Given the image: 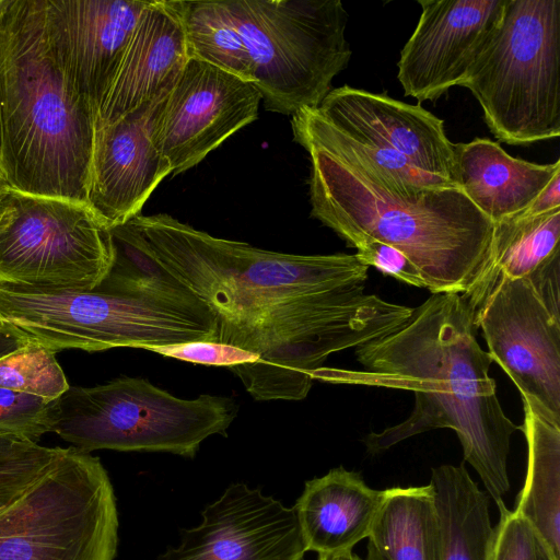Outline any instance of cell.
I'll return each instance as SVG.
<instances>
[{"label":"cell","mask_w":560,"mask_h":560,"mask_svg":"<svg viewBox=\"0 0 560 560\" xmlns=\"http://www.w3.org/2000/svg\"><path fill=\"white\" fill-rule=\"evenodd\" d=\"M559 72L560 0H508L459 86L500 142L524 145L560 135Z\"/></svg>","instance_id":"cell-6"},{"label":"cell","mask_w":560,"mask_h":560,"mask_svg":"<svg viewBox=\"0 0 560 560\" xmlns=\"http://www.w3.org/2000/svg\"><path fill=\"white\" fill-rule=\"evenodd\" d=\"M183 0H153L142 11L95 125L109 124L167 94L189 59Z\"/></svg>","instance_id":"cell-18"},{"label":"cell","mask_w":560,"mask_h":560,"mask_svg":"<svg viewBox=\"0 0 560 560\" xmlns=\"http://www.w3.org/2000/svg\"><path fill=\"white\" fill-rule=\"evenodd\" d=\"M237 413L233 399L202 394L184 399L138 377L69 387L54 405L52 432L82 452H165L194 457Z\"/></svg>","instance_id":"cell-7"},{"label":"cell","mask_w":560,"mask_h":560,"mask_svg":"<svg viewBox=\"0 0 560 560\" xmlns=\"http://www.w3.org/2000/svg\"><path fill=\"white\" fill-rule=\"evenodd\" d=\"M167 94L113 122L95 125L86 203L109 230L140 214L156 186L172 174L154 140Z\"/></svg>","instance_id":"cell-17"},{"label":"cell","mask_w":560,"mask_h":560,"mask_svg":"<svg viewBox=\"0 0 560 560\" xmlns=\"http://www.w3.org/2000/svg\"><path fill=\"white\" fill-rule=\"evenodd\" d=\"M4 322L55 352L149 349L217 339V320L199 300L112 268L91 290L0 285Z\"/></svg>","instance_id":"cell-5"},{"label":"cell","mask_w":560,"mask_h":560,"mask_svg":"<svg viewBox=\"0 0 560 560\" xmlns=\"http://www.w3.org/2000/svg\"><path fill=\"white\" fill-rule=\"evenodd\" d=\"M52 56L95 115L149 1L44 0Z\"/></svg>","instance_id":"cell-16"},{"label":"cell","mask_w":560,"mask_h":560,"mask_svg":"<svg viewBox=\"0 0 560 560\" xmlns=\"http://www.w3.org/2000/svg\"><path fill=\"white\" fill-rule=\"evenodd\" d=\"M44 0H0V167L11 188L86 203L96 115L52 56Z\"/></svg>","instance_id":"cell-4"},{"label":"cell","mask_w":560,"mask_h":560,"mask_svg":"<svg viewBox=\"0 0 560 560\" xmlns=\"http://www.w3.org/2000/svg\"><path fill=\"white\" fill-rule=\"evenodd\" d=\"M317 110L392 180L412 188H458L454 144L444 120L420 104L342 85Z\"/></svg>","instance_id":"cell-12"},{"label":"cell","mask_w":560,"mask_h":560,"mask_svg":"<svg viewBox=\"0 0 560 560\" xmlns=\"http://www.w3.org/2000/svg\"><path fill=\"white\" fill-rule=\"evenodd\" d=\"M474 323L522 398L560 421V255L527 277L499 278Z\"/></svg>","instance_id":"cell-11"},{"label":"cell","mask_w":560,"mask_h":560,"mask_svg":"<svg viewBox=\"0 0 560 560\" xmlns=\"http://www.w3.org/2000/svg\"><path fill=\"white\" fill-rule=\"evenodd\" d=\"M115 262L108 226L88 203L8 188L0 198V285L91 290Z\"/></svg>","instance_id":"cell-10"},{"label":"cell","mask_w":560,"mask_h":560,"mask_svg":"<svg viewBox=\"0 0 560 560\" xmlns=\"http://www.w3.org/2000/svg\"><path fill=\"white\" fill-rule=\"evenodd\" d=\"M34 443L18 435L0 433V453L23 448Z\"/></svg>","instance_id":"cell-34"},{"label":"cell","mask_w":560,"mask_h":560,"mask_svg":"<svg viewBox=\"0 0 560 560\" xmlns=\"http://www.w3.org/2000/svg\"><path fill=\"white\" fill-rule=\"evenodd\" d=\"M62 452L61 447L34 443L0 453V514L46 474Z\"/></svg>","instance_id":"cell-28"},{"label":"cell","mask_w":560,"mask_h":560,"mask_svg":"<svg viewBox=\"0 0 560 560\" xmlns=\"http://www.w3.org/2000/svg\"><path fill=\"white\" fill-rule=\"evenodd\" d=\"M508 0H418L421 14L400 51L397 78L420 104L459 85Z\"/></svg>","instance_id":"cell-15"},{"label":"cell","mask_w":560,"mask_h":560,"mask_svg":"<svg viewBox=\"0 0 560 560\" xmlns=\"http://www.w3.org/2000/svg\"><path fill=\"white\" fill-rule=\"evenodd\" d=\"M305 552L294 509L235 482L158 560H303Z\"/></svg>","instance_id":"cell-14"},{"label":"cell","mask_w":560,"mask_h":560,"mask_svg":"<svg viewBox=\"0 0 560 560\" xmlns=\"http://www.w3.org/2000/svg\"><path fill=\"white\" fill-rule=\"evenodd\" d=\"M342 240L357 249V258L368 267H375L409 285L425 288L427 283L419 269L398 249L373 237L350 234Z\"/></svg>","instance_id":"cell-31"},{"label":"cell","mask_w":560,"mask_h":560,"mask_svg":"<svg viewBox=\"0 0 560 560\" xmlns=\"http://www.w3.org/2000/svg\"><path fill=\"white\" fill-rule=\"evenodd\" d=\"M185 31L189 58L254 83L248 49L223 1H186Z\"/></svg>","instance_id":"cell-25"},{"label":"cell","mask_w":560,"mask_h":560,"mask_svg":"<svg viewBox=\"0 0 560 560\" xmlns=\"http://www.w3.org/2000/svg\"><path fill=\"white\" fill-rule=\"evenodd\" d=\"M118 527L107 471L71 446L0 514V560H114Z\"/></svg>","instance_id":"cell-9"},{"label":"cell","mask_w":560,"mask_h":560,"mask_svg":"<svg viewBox=\"0 0 560 560\" xmlns=\"http://www.w3.org/2000/svg\"><path fill=\"white\" fill-rule=\"evenodd\" d=\"M5 325H8V324L4 322V319L2 318L1 313H0V326H5Z\"/></svg>","instance_id":"cell-37"},{"label":"cell","mask_w":560,"mask_h":560,"mask_svg":"<svg viewBox=\"0 0 560 560\" xmlns=\"http://www.w3.org/2000/svg\"><path fill=\"white\" fill-rule=\"evenodd\" d=\"M441 529V560H486L492 524L489 498L471 479L464 464L432 469ZM365 560H384L368 542Z\"/></svg>","instance_id":"cell-23"},{"label":"cell","mask_w":560,"mask_h":560,"mask_svg":"<svg viewBox=\"0 0 560 560\" xmlns=\"http://www.w3.org/2000/svg\"><path fill=\"white\" fill-rule=\"evenodd\" d=\"M254 67L267 110L293 116L317 108L351 49L340 0H223Z\"/></svg>","instance_id":"cell-8"},{"label":"cell","mask_w":560,"mask_h":560,"mask_svg":"<svg viewBox=\"0 0 560 560\" xmlns=\"http://www.w3.org/2000/svg\"><path fill=\"white\" fill-rule=\"evenodd\" d=\"M110 234L114 267L199 300L217 342L257 357L238 376L256 400L304 399L330 354L395 331L413 311L364 293L369 267L355 254L272 252L165 213H140Z\"/></svg>","instance_id":"cell-1"},{"label":"cell","mask_w":560,"mask_h":560,"mask_svg":"<svg viewBox=\"0 0 560 560\" xmlns=\"http://www.w3.org/2000/svg\"><path fill=\"white\" fill-rule=\"evenodd\" d=\"M0 156H1V153H0ZM0 163H1V159H0Z\"/></svg>","instance_id":"cell-38"},{"label":"cell","mask_w":560,"mask_h":560,"mask_svg":"<svg viewBox=\"0 0 560 560\" xmlns=\"http://www.w3.org/2000/svg\"><path fill=\"white\" fill-rule=\"evenodd\" d=\"M28 341L26 336L10 325L0 326V358L18 350Z\"/></svg>","instance_id":"cell-33"},{"label":"cell","mask_w":560,"mask_h":560,"mask_svg":"<svg viewBox=\"0 0 560 560\" xmlns=\"http://www.w3.org/2000/svg\"><path fill=\"white\" fill-rule=\"evenodd\" d=\"M456 184L492 223L526 210L555 175L560 160L536 164L508 154L488 138L454 144Z\"/></svg>","instance_id":"cell-20"},{"label":"cell","mask_w":560,"mask_h":560,"mask_svg":"<svg viewBox=\"0 0 560 560\" xmlns=\"http://www.w3.org/2000/svg\"><path fill=\"white\" fill-rule=\"evenodd\" d=\"M560 255V208L540 214L525 211L494 223L487 259L462 293L474 314L499 278L518 279Z\"/></svg>","instance_id":"cell-21"},{"label":"cell","mask_w":560,"mask_h":560,"mask_svg":"<svg viewBox=\"0 0 560 560\" xmlns=\"http://www.w3.org/2000/svg\"><path fill=\"white\" fill-rule=\"evenodd\" d=\"M500 521L493 527L486 560H560L535 528L504 502L497 503Z\"/></svg>","instance_id":"cell-27"},{"label":"cell","mask_w":560,"mask_h":560,"mask_svg":"<svg viewBox=\"0 0 560 560\" xmlns=\"http://www.w3.org/2000/svg\"><path fill=\"white\" fill-rule=\"evenodd\" d=\"M148 350L195 364L228 366L237 377L257 362V357L249 351L209 340L153 347Z\"/></svg>","instance_id":"cell-30"},{"label":"cell","mask_w":560,"mask_h":560,"mask_svg":"<svg viewBox=\"0 0 560 560\" xmlns=\"http://www.w3.org/2000/svg\"><path fill=\"white\" fill-rule=\"evenodd\" d=\"M474 312L460 293H432L395 331L355 348L361 371L322 366L314 381L412 392L402 422L370 433V454L417 434L452 429L464 458L497 503L510 491L508 457L520 427L504 413L489 375L491 358L476 339Z\"/></svg>","instance_id":"cell-2"},{"label":"cell","mask_w":560,"mask_h":560,"mask_svg":"<svg viewBox=\"0 0 560 560\" xmlns=\"http://www.w3.org/2000/svg\"><path fill=\"white\" fill-rule=\"evenodd\" d=\"M560 208V173L537 196L533 203L524 210L528 214H540Z\"/></svg>","instance_id":"cell-32"},{"label":"cell","mask_w":560,"mask_h":560,"mask_svg":"<svg viewBox=\"0 0 560 560\" xmlns=\"http://www.w3.org/2000/svg\"><path fill=\"white\" fill-rule=\"evenodd\" d=\"M10 187L11 186L7 179V176L0 167V198L3 195V192Z\"/></svg>","instance_id":"cell-36"},{"label":"cell","mask_w":560,"mask_h":560,"mask_svg":"<svg viewBox=\"0 0 560 560\" xmlns=\"http://www.w3.org/2000/svg\"><path fill=\"white\" fill-rule=\"evenodd\" d=\"M55 354L47 346L30 340L0 358V387L56 400L70 385Z\"/></svg>","instance_id":"cell-26"},{"label":"cell","mask_w":560,"mask_h":560,"mask_svg":"<svg viewBox=\"0 0 560 560\" xmlns=\"http://www.w3.org/2000/svg\"><path fill=\"white\" fill-rule=\"evenodd\" d=\"M368 539L384 560H441V529L432 486L385 489Z\"/></svg>","instance_id":"cell-24"},{"label":"cell","mask_w":560,"mask_h":560,"mask_svg":"<svg viewBox=\"0 0 560 560\" xmlns=\"http://www.w3.org/2000/svg\"><path fill=\"white\" fill-rule=\"evenodd\" d=\"M318 560H362L360 557L354 555L352 551L330 553V555H318Z\"/></svg>","instance_id":"cell-35"},{"label":"cell","mask_w":560,"mask_h":560,"mask_svg":"<svg viewBox=\"0 0 560 560\" xmlns=\"http://www.w3.org/2000/svg\"><path fill=\"white\" fill-rule=\"evenodd\" d=\"M261 95L245 81L189 58L164 100L154 140L172 167L185 172L258 117Z\"/></svg>","instance_id":"cell-13"},{"label":"cell","mask_w":560,"mask_h":560,"mask_svg":"<svg viewBox=\"0 0 560 560\" xmlns=\"http://www.w3.org/2000/svg\"><path fill=\"white\" fill-rule=\"evenodd\" d=\"M311 161L313 218L341 238L362 234L401 252L431 293H464L482 268L494 224L458 188H412L375 168L319 114L292 116Z\"/></svg>","instance_id":"cell-3"},{"label":"cell","mask_w":560,"mask_h":560,"mask_svg":"<svg viewBox=\"0 0 560 560\" xmlns=\"http://www.w3.org/2000/svg\"><path fill=\"white\" fill-rule=\"evenodd\" d=\"M55 400L0 387V433L32 442L52 432Z\"/></svg>","instance_id":"cell-29"},{"label":"cell","mask_w":560,"mask_h":560,"mask_svg":"<svg viewBox=\"0 0 560 560\" xmlns=\"http://www.w3.org/2000/svg\"><path fill=\"white\" fill-rule=\"evenodd\" d=\"M527 472L515 509L560 559V421L522 398Z\"/></svg>","instance_id":"cell-22"},{"label":"cell","mask_w":560,"mask_h":560,"mask_svg":"<svg viewBox=\"0 0 560 560\" xmlns=\"http://www.w3.org/2000/svg\"><path fill=\"white\" fill-rule=\"evenodd\" d=\"M384 498L385 490L372 489L342 466L307 480L293 506L306 551H352L369 537Z\"/></svg>","instance_id":"cell-19"}]
</instances>
